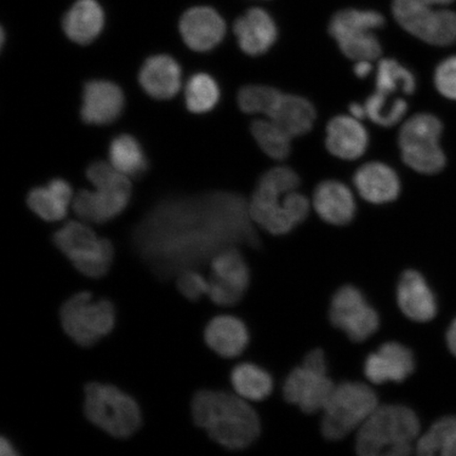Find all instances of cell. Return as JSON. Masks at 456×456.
I'll return each instance as SVG.
<instances>
[{"mask_svg":"<svg viewBox=\"0 0 456 456\" xmlns=\"http://www.w3.org/2000/svg\"><path fill=\"white\" fill-rule=\"evenodd\" d=\"M248 203L213 192L158 205L136 231V244L157 271L174 275L205 264L236 243L255 242Z\"/></svg>","mask_w":456,"mask_h":456,"instance_id":"cell-1","label":"cell"},{"mask_svg":"<svg viewBox=\"0 0 456 456\" xmlns=\"http://www.w3.org/2000/svg\"><path fill=\"white\" fill-rule=\"evenodd\" d=\"M193 420L220 446L242 450L258 440L262 425L258 413L237 393L201 390L191 403Z\"/></svg>","mask_w":456,"mask_h":456,"instance_id":"cell-2","label":"cell"},{"mask_svg":"<svg viewBox=\"0 0 456 456\" xmlns=\"http://www.w3.org/2000/svg\"><path fill=\"white\" fill-rule=\"evenodd\" d=\"M420 435L419 416L399 403L379 404L356 432V452L362 456L412 454Z\"/></svg>","mask_w":456,"mask_h":456,"instance_id":"cell-3","label":"cell"},{"mask_svg":"<svg viewBox=\"0 0 456 456\" xmlns=\"http://www.w3.org/2000/svg\"><path fill=\"white\" fill-rule=\"evenodd\" d=\"M379 404L372 387L362 381H342L336 385L322 411V436L330 442L345 440L366 423Z\"/></svg>","mask_w":456,"mask_h":456,"instance_id":"cell-4","label":"cell"},{"mask_svg":"<svg viewBox=\"0 0 456 456\" xmlns=\"http://www.w3.org/2000/svg\"><path fill=\"white\" fill-rule=\"evenodd\" d=\"M253 224L273 236L288 235L304 224L311 212V202L297 191H288L260 178L248 202Z\"/></svg>","mask_w":456,"mask_h":456,"instance_id":"cell-5","label":"cell"},{"mask_svg":"<svg viewBox=\"0 0 456 456\" xmlns=\"http://www.w3.org/2000/svg\"><path fill=\"white\" fill-rule=\"evenodd\" d=\"M441 119L431 113H418L403 124L398 147L404 164L423 175H436L446 167L447 158L441 146Z\"/></svg>","mask_w":456,"mask_h":456,"instance_id":"cell-6","label":"cell"},{"mask_svg":"<svg viewBox=\"0 0 456 456\" xmlns=\"http://www.w3.org/2000/svg\"><path fill=\"white\" fill-rule=\"evenodd\" d=\"M84 409L91 423L114 437H129L142 425L139 404L133 397L110 385L93 383L86 386Z\"/></svg>","mask_w":456,"mask_h":456,"instance_id":"cell-7","label":"cell"},{"mask_svg":"<svg viewBox=\"0 0 456 456\" xmlns=\"http://www.w3.org/2000/svg\"><path fill=\"white\" fill-rule=\"evenodd\" d=\"M385 26V17L373 10L345 9L330 20L329 33L342 53L352 61H375L381 45L374 30Z\"/></svg>","mask_w":456,"mask_h":456,"instance_id":"cell-8","label":"cell"},{"mask_svg":"<svg viewBox=\"0 0 456 456\" xmlns=\"http://www.w3.org/2000/svg\"><path fill=\"white\" fill-rule=\"evenodd\" d=\"M53 242L84 276L101 278L110 270L114 256L111 242L96 236L83 222H67L54 233Z\"/></svg>","mask_w":456,"mask_h":456,"instance_id":"cell-9","label":"cell"},{"mask_svg":"<svg viewBox=\"0 0 456 456\" xmlns=\"http://www.w3.org/2000/svg\"><path fill=\"white\" fill-rule=\"evenodd\" d=\"M61 327L81 346H91L110 334L116 323V310L110 300H94L88 292L72 296L60 312Z\"/></svg>","mask_w":456,"mask_h":456,"instance_id":"cell-10","label":"cell"},{"mask_svg":"<svg viewBox=\"0 0 456 456\" xmlns=\"http://www.w3.org/2000/svg\"><path fill=\"white\" fill-rule=\"evenodd\" d=\"M392 12L398 25L421 42L448 47L456 43V12L437 9L426 0H393Z\"/></svg>","mask_w":456,"mask_h":456,"instance_id":"cell-11","label":"cell"},{"mask_svg":"<svg viewBox=\"0 0 456 456\" xmlns=\"http://www.w3.org/2000/svg\"><path fill=\"white\" fill-rule=\"evenodd\" d=\"M329 321L355 344L372 338L380 327V316L355 285H342L330 301Z\"/></svg>","mask_w":456,"mask_h":456,"instance_id":"cell-12","label":"cell"},{"mask_svg":"<svg viewBox=\"0 0 456 456\" xmlns=\"http://www.w3.org/2000/svg\"><path fill=\"white\" fill-rule=\"evenodd\" d=\"M335 387L329 366L302 361L285 379L282 395L285 402L301 412L316 414L322 411Z\"/></svg>","mask_w":456,"mask_h":456,"instance_id":"cell-13","label":"cell"},{"mask_svg":"<svg viewBox=\"0 0 456 456\" xmlns=\"http://www.w3.org/2000/svg\"><path fill=\"white\" fill-rule=\"evenodd\" d=\"M130 198L128 176L118 171L110 180L96 186L94 191H79L73 200V210L82 221L102 224L122 214Z\"/></svg>","mask_w":456,"mask_h":456,"instance_id":"cell-14","label":"cell"},{"mask_svg":"<svg viewBox=\"0 0 456 456\" xmlns=\"http://www.w3.org/2000/svg\"><path fill=\"white\" fill-rule=\"evenodd\" d=\"M210 292L226 305L242 300L250 283V271L240 250L235 247L222 249L210 260Z\"/></svg>","mask_w":456,"mask_h":456,"instance_id":"cell-15","label":"cell"},{"mask_svg":"<svg viewBox=\"0 0 456 456\" xmlns=\"http://www.w3.org/2000/svg\"><path fill=\"white\" fill-rule=\"evenodd\" d=\"M415 357L408 346L387 341L364 359L363 374L370 384H401L414 373Z\"/></svg>","mask_w":456,"mask_h":456,"instance_id":"cell-16","label":"cell"},{"mask_svg":"<svg viewBox=\"0 0 456 456\" xmlns=\"http://www.w3.org/2000/svg\"><path fill=\"white\" fill-rule=\"evenodd\" d=\"M125 95L117 84L104 79L86 83L83 93L81 117L90 125L111 124L121 116Z\"/></svg>","mask_w":456,"mask_h":456,"instance_id":"cell-17","label":"cell"},{"mask_svg":"<svg viewBox=\"0 0 456 456\" xmlns=\"http://www.w3.org/2000/svg\"><path fill=\"white\" fill-rule=\"evenodd\" d=\"M180 32L185 44L197 53H208L222 41L226 25L216 10L196 7L186 11L180 20Z\"/></svg>","mask_w":456,"mask_h":456,"instance_id":"cell-18","label":"cell"},{"mask_svg":"<svg viewBox=\"0 0 456 456\" xmlns=\"http://www.w3.org/2000/svg\"><path fill=\"white\" fill-rule=\"evenodd\" d=\"M395 296L399 310L410 321L428 322L436 317V296L419 272L404 271L398 279Z\"/></svg>","mask_w":456,"mask_h":456,"instance_id":"cell-19","label":"cell"},{"mask_svg":"<svg viewBox=\"0 0 456 456\" xmlns=\"http://www.w3.org/2000/svg\"><path fill=\"white\" fill-rule=\"evenodd\" d=\"M239 47L249 56L264 55L277 42L278 28L269 12L252 8L239 17L233 25Z\"/></svg>","mask_w":456,"mask_h":456,"instance_id":"cell-20","label":"cell"},{"mask_svg":"<svg viewBox=\"0 0 456 456\" xmlns=\"http://www.w3.org/2000/svg\"><path fill=\"white\" fill-rule=\"evenodd\" d=\"M313 208L319 218L334 226H345L354 219L356 202L352 191L342 182L327 180L313 193Z\"/></svg>","mask_w":456,"mask_h":456,"instance_id":"cell-21","label":"cell"},{"mask_svg":"<svg viewBox=\"0 0 456 456\" xmlns=\"http://www.w3.org/2000/svg\"><path fill=\"white\" fill-rule=\"evenodd\" d=\"M369 134L361 119L341 114L327 125L326 147L330 155L354 161L366 153Z\"/></svg>","mask_w":456,"mask_h":456,"instance_id":"cell-22","label":"cell"},{"mask_svg":"<svg viewBox=\"0 0 456 456\" xmlns=\"http://www.w3.org/2000/svg\"><path fill=\"white\" fill-rule=\"evenodd\" d=\"M354 186L359 196L370 204H387L401 193V180L389 165L383 162H369L362 165L354 175Z\"/></svg>","mask_w":456,"mask_h":456,"instance_id":"cell-23","label":"cell"},{"mask_svg":"<svg viewBox=\"0 0 456 456\" xmlns=\"http://www.w3.org/2000/svg\"><path fill=\"white\" fill-rule=\"evenodd\" d=\"M139 83L142 90L153 99H173L181 89V67L169 55L151 56L141 68Z\"/></svg>","mask_w":456,"mask_h":456,"instance_id":"cell-24","label":"cell"},{"mask_svg":"<svg viewBox=\"0 0 456 456\" xmlns=\"http://www.w3.org/2000/svg\"><path fill=\"white\" fill-rule=\"evenodd\" d=\"M204 338L210 349L224 358L243 354L250 339L247 324L232 315L213 318L205 329Z\"/></svg>","mask_w":456,"mask_h":456,"instance_id":"cell-25","label":"cell"},{"mask_svg":"<svg viewBox=\"0 0 456 456\" xmlns=\"http://www.w3.org/2000/svg\"><path fill=\"white\" fill-rule=\"evenodd\" d=\"M104 27V12L95 0H78L62 20L68 38L78 45H88L98 37Z\"/></svg>","mask_w":456,"mask_h":456,"instance_id":"cell-26","label":"cell"},{"mask_svg":"<svg viewBox=\"0 0 456 456\" xmlns=\"http://www.w3.org/2000/svg\"><path fill=\"white\" fill-rule=\"evenodd\" d=\"M267 118H271L292 138H297L313 129L316 110L304 96L283 94Z\"/></svg>","mask_w":456,"mask_h":456,"instance_id":"cell-27","label":"cell"},{"mask_svg":"<svg viewBox=\"0 0 456 456\" xmlns=\"http://www.w3.org/2000/svg\"><path fill=\"white\" fill-rule=\"evenodd\" d=\"M73 197L72 187L64 179H53L47 186L33 188L27 202L32 212L48 222L65 218Z\"/></svg>","mask_w":456,"mask_h":456,"instance_id":"cell-28","label":"cell"},{"mask_svg":"<svg viewBox=\"0 0 456 456\" xmlns=\"http://www.w3.org/2000/svg\"><path fill=\"white\" fill-rule=\"evenodd\" d=\"M233 391L249 403L269 398L273 391V379L269 370L254 362L237 364L231 373Z\"/></svg>","mask_w":456,"mask_h":456,"instance_id":"cell-29","label":"cell"},{"mask_svg":"<svg viewBox=\"0 0 456 456\" xmlns=\"http://www.w3.org/2000/svg\"><path fill=\"white\" fill-rule=\"evenodd\" d=\"M110 164L128 178H140L148 169L144 151L135 138L121 134L113 139L110 146Z\"/></svg>","mask_w":456,"mask_h":456,"instance_id":"cell-30","label":"cell"},{"mask_svg":"<svg viewBox=\"0 0 456 456\" xmlns=\"http://www.w3.org/2000/svg\"><path fill=\"white\" fill-rule=\"evenodd\" d=\"M415 452L421 456H456V418L446 416L436 421L419 437Z\"/></svg>","mask_w":456,"mask_h":456,"instance_id":"cell-31","label":"cell"},{"mask_svg":"<svg viewBox=\"0 0 456 456\" xmlns=\"http://www.w3.org/2000/svg\"><path fill=\"white\" fill-rule=\"evenodd\" d=\"M376 91L395 95H411L416 90V78L408 68L393 59L379 61L375 73Z\"/></svg>","mask_w":456,"mask_h":456,"instance_id":"cell-32","label":"cell"},{"mask_svg":"<svg viewBox=\"0 0 456 456\" xmlns=\"http://www.w3.org/2000/svg\"><path fill=\"white\" fill-rule=\"evenodd\" d=\"M252 134L256 144L265 155L276 161H282L292 151V136L279 127L271 118H264L253 122Z\"/></svg>","mask_w":456,"mask_h":456,"instance_id":"cell-33","label":"cell"},{"mask_svg":"<svg viewBox=\"0 0 456 456\" xmlns=\"http://www.w3.org/2000/svg\"><path fill=\"white\" fill-rule=\"evenodd\" d=\"M367 118L380 127L391 128L403 121L408 111V102L395 95L379 93L370 94L364 102Z\"/></svg>","mask_w":456,"mask_h":456,"instance_id":"cell-34","label":"cell"},{"mask_svg":"<svg viewBox=\"0 0 456 456\" xmlns=\"http://www.w3.org/2000/svg\"><path fill=\"white\" fill-rule=\"evenodd\" d=\"M220 88L213 77L198 73L188 79L185 88L187 110L192 113L213 110L220 100Z\"/></svg>","mask_w":456,"mask_h":456,"instance_id":"cell-35","label":"cell"},{"mask_svg":"<svg viewBox=\"0 0 456 456\" xmlns=\"http://www.w3.org/2000/svg\"><path fill=\"white\" fill-rule=\"evenodd\" d=\"M283 94L267 85H248L239 90L238 106L248 114L269 118Z\"/></svg>","mask_w":456,"mask_h":456,"instance_id":"cell-36","label":"cell"},{"mask_svg":"<svg viewBox=\"0 0 456 456\" xmlns=\"http://www.w3.org/2000/svg\"><path fill=\"white\" fill-rule=\"evenodd\" d=\"M176 285L180 293L191 301H198L208 293V279L195 269H187L179 273Z\"/></svg>","mask_w":456,"mask_h":456,"instance_id":"cell-37","label":"cell"},{"mask_svg":"<svg viewBox=\"0 0 456 456\" xmlns=\"http://www.w3.org/2000/svg\"><path fill=\"white\" fill-rule=\"evenodd\" d=\"M433 81L438 94L444 98L456 101V55L450 56L438 64Z\"/></svg>","mask_w":456,"mask_h":456,"instance_id":"cell-38","label":"cell"},{"mask_svg":"<svg viewBox=\"0 0 456 456\" xmlns=\"http://www.w3.org/2000/svg\"><path fill=\"white\" fill-rule=\"evenodd\" d=\"M353 71L358 78H367L373 71L372 61H357Z\"/></svg>","mask_w":456,"mask_h":456,"instance_id":"cell-39","label":"cell"},{"mask_svg":"<svg viewBox=\"0 0 456 456\" xmlns=\"http://www.w3.org/2000/svg\"><path fill=\"white\" fill-rule=\"evenodd\" d=\"M349 112L350 116L357 119H361V121H362L364 118H367V111L364 104H359V102H352V104L349 106Z\"/></svg>","mask_w":456,"mask_h":456,"instance_id":"cell-40","label":"cell"},{"mask_svg":"<svg viewBox=\"0 0 456 456\" xmlns=\"http://www.w3.org/2000/svg\"><path fill=\"white\" fill-rule=\"evenodd\" d=\"M447 342L450 351L456 356V319L448 330Z\"/></svg>","mask_w":456,"mask_h":456,"instance_id":"cell-41","label":"cell"},{"mask_svg":"<svg viewBox=\"0 0 456 456\" xmlns=\"http://www.w3.org/2000/svg\"><path fill=\"white\" fill-rule=\"evenodd\" d=\"M0 453L2 455H15L16 452L12 444H11L7 438H2V444H0Z\"/></svg>","mask_w":456,"mask_h":456,"instance_id":"cell-42","label":"cell"},{"mask_svg":"<svg viewBox=\"0 0 456 456\" xmlns=\"http://www.w3.org/2000/svg\"><path fill=\"white\" fill-rule=\"evenodd\" d=\"M426 2L432 5H436V7H444V5L452 4L454 0H426Z\"/></svg>","mask_w":456,"mask_h":456,"instance_id":"cell-43","label":"cell"},{"mask_svg":"<svg viewBox=\"0 0 456 456\" xmlns=\"http://www.w3.org/2000/svg\"><path fill=\"white\" fill-rule=\"evenodd\" d=\"M0 37H2V47H4V42H5V32L4 28H2V34H0Z\"/></svg>","mask_w":456,"mask_h":456,"instance_id":"cell-44","label":"cell"}]
</instances>
